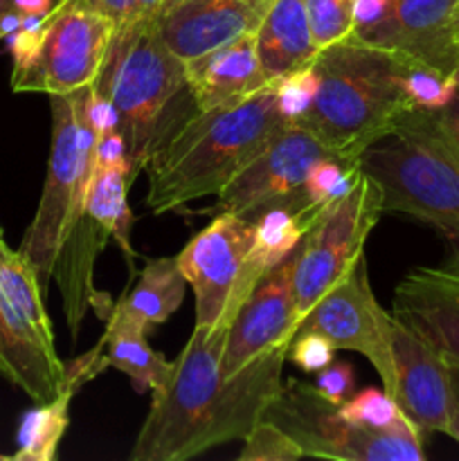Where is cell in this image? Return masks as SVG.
Returning a JSON list of instances; mask_svg holds the SVG:
<instances>
[{"mask_svg": "<svg viewBox=\"0 0 459 461\" xmlns=\"http://www.w3.org/2000/svg\"><path fill=\"white\" fill-rule=\"evenodd\" d=\"M230 327H194L171 376L153 390L130 461H187L243 437L266 417L284 385L291 342L274 347L237 374H225Z\"/></svg>", "mask_w": 459, "mask_h": 461, "instance_id": "6da1fadb", "label": "cell"}, {"mask_svg": "<svg viewBox=\"0 0 459 461\" xmlns=\"http://www.w3.org/2000/svg\"><path fill=\"white\" fill-rule=\"evenodd\" d=\"M286 126L274 81L238 104L194 113L144 167L147 207L160 216L202 196H219Z\"/></svg>", "mask_w": 459, "mask_h": 461, "instance_id": "7a4b0ae2", "label": "cell"}, {"mask_svg": "<svg viewBox=\"0 0 459 461\" xmlns=\"http://www.w3.org/2000/svg\"><path fill=\"white\" fill-rule=\"evenodd\" d=\"M313 66L318 93L300 124L351 160L414 108L400 84L403 59L356 34L320 50Z\"/></svg>", "mask_w": 459, "mask_h": 461, "instance_id": "3957f363", "label": "cell"}, {"mask_svg": "<svg viewBox=\"0 0 459 461\" xmlns=\"http://www.w3.org/2000/svg\"><path fill=\"white\" fill-rule=\"evenodd\" d=\"M358 165L381 189L382 214L432 225L459 259V147L436 111L412 108L369 144Z\"/></svg>", "mask_w": 459, "mask_h": 461, "instance_id": "277c9868", "label": "cell"}, {"mask_svg": "<svg viewBox=\"0 0 459 461\" xmlns=\"http://www.w3.org/2000/svg\"><path fill=\"white\" fill-rule=\"evenodd\" d=\"M115 106L117 129L129 147L135 174L144 171L153 153L189 120L196 104L183 59L166 48L158 21L124 27L112 39L102 72L93 84Z\"/></svg>", "mask_w": 459, "mask_h": 461, "instance_id": "5b68a950", "label": "cell"}, {"mask_svg": "<svg viewBox=\"0 0 459 461\" xmlns=\"http://www.w3.org/2000/svg\"><path fill=\"white\" fill-rule=\"evenodd\" d=\"M93 86L68 95H50L52 111V149L39 210L18 250L30 259L40 284H48L58 250L76 219L86 212L97 131L90 120Z\"/></svg>", "mask_w": 459, "mask_h": 461, "instance_id": "8992f818", "label": "cell"}, {"mask_svg": "<svg viewBox=\"0 0 459 461\" xmlns=\"http://www.w3.org/2000/svg\"><path fill=\"white\" fill-rule=\"evenodd\" d=\"M268 421L292 437L304 457L336 461H423V435L414 423L394 430H369L346 421L315 385L297 378L284 381L282 392L266 410Z\"/></svg>", "mask_w": 459, "mask_h": 461, "instance_id": "52a82bcc", "label": "cell"}, {"mask_svg": "<svg viewBox=\"0 0 459 461\" xmlns=\"http://www.w3.org/2000/svg\"><path fill=\"white\" fill-rule=\"evenodd\" d=\"M252 239V221L223 212L178 252L176 264L196 297L194 327H230L264 277L250 257Z\"/></svg>", "mask_w": 459, "mask_h": 461, "instance_id": "ba28073f", "label": "cell"}, {"mask_svg": "<svg viewBox=\"0 0 459 461\" xmlns=\"http://www.w3.org/2000/svg\"><path fill=\"white\" fill-rule=\"evenodd\" d=\"M117 25L112 18L86 7H52L34 48L14 63V93L68 95L93 86L108 57Z\"/></svg>", "mask_w": 459, "mask_h": 461, "instance_id": "9c48e42d", "label": "cell"}, {"mask_svg": "<svg viewBox=\"0 0 459 461\" xmlns=\"http://www.w3.org/2000/svg\"><path fill=\"white\" fill-rule=\"evenodd\" d=\"M382 216L381 189L360 169L345 198L324 210L300 243L295 266V329L324 293L349 275Z\"/></svg>", "mask_w": 459, "mask_h": 461, "instance_id": "30bf717a", "label": "cell"}, {"mask_svg": "<svg viewBox=\"0 0 459 461\" xmlns=\"http://www.w3.org/2000/svg\"><path fill=\"white\" fill-rule=\"evenodd\" d=\"M324 158L351 160L315 138L306 126L288 124L246 169L219 194L214 207L202 214H238L248 221L259 219L264 212L286 207L304 223L309 212L304 183L310 167ZM306 228V225H304ZM309 230V228H306Z\"/></svg>", "mask_w": 459, "mask_h": 461, "instance_id": "8fae6325", "label": "cell"}, {"mask_svg": "<svg viewBox=\"0 0 459 461\" xmlns=\"http://www.w3.org/2000/svg\"><path fill=\"white\" fill-rule=\"evenodd\" d=\"M300 333H318L336 349L364 356L376 369L387 394H394V354H392V313L378 304L372 291L364 255L340 284L324 293L318 304L297 324ZM292 336V338H295Z\"/></svg>", "mask_w": 459, "mask_h": 461, "instance_id": "7c38bea8", "label": "cell"}, {"mask_svg": "<svg viewBox=\"0 0 459 461\" xmlns=\"http://www.w3.org/2000/svg\"><path fill=\"white\" fill-rule=\"evenodd\" d=\"M356 36L453 77L459 66V0H390L387 16Z\"/></svg>", "mask_w": 459, "mask_h": 461, "instance_id": "4fadbf2b", "label": "cell"}, {"mask_svg": "<svg viewBox=\"0 0 459 461\" xmlns=\"http://www.w3.org/2000/svg\"><path fill=\"white\" fill-rule=\"evenodd\" d=\"M300 248L291 257L266 273L250 293L246 304L232 320L225 342V374H237L252 360L261 358L274 347L291 342L295 336V266Z\"/></svg>", "mask_w": 459, "mask_h": 461, "instance_id": "5bb4252c", "label": "cell"}, {"mask_svg": "<svg viewBox=\"0 0 459 461\" xmlns=\"http://www.w3.org/2000/svg\"><path fill=\"white\" fill-rule=\"evenodd\" d=\"M392 354H394V394L405 417L423 437L446 435L453 412V374L446 360L392 315Z\"/></svg>", "mask_w": 459, "mask_h": 461, "instance_id": "9a60e30c", "label": "cell"}, {"mask_svg": "<svg viewBox=\"0 0 459 461\" xmlns=\"http://www.w3.org/2000/svg\"><path fill=\"white\" fill-rule=\"evenodd\" d=\"M392 315L459 369V259L410 270L394 291Z\"/></svg>", "mask_w": 459, "mask_h": 461, "instance_id": "2e32d148", "label": "cell"}, {"mask_svg": "<svg viewBox=\"0 0 459 461\" xmlns=\"http://www.w3.org/2000/svg\"><path fill=\"white\" fill-rule=\"evenodd\" d=\"M273 0H176L162 7L158 32L183 61L256 32Z\"/></svg>", "mask_w": 459, "mask_h": 461, "instance_id": "e0dca14e", "label": "cell"}, {"mask_svg": "<svg viewBox=\"0 0 459 461\" xmlns=\"http://www.w3.org/2000/svg\"><path fill=\"white\" fill-rule=\"evenodd\" d=\"M196 111L230 106L273 84L256 52V32L238 36L201 57L184 61Z\"/></svg>", "mask_w": 459, "mask_h": 461, "instance_id": "ac0fdd59", "label": "cell"}, {"mask_svg": "<svg viewBox=\"0 0 459 461\" xmlns=\"http://www.w3.org/2000/svg\"><path fill=\"white\" fill-rule=\"evenodd\" d=\"M108 232L102 225L94 223L84 212L81 219L72 225L66 234L54 264L52 277L61 291L63 315L70 327L72 340L79 336L81 322L86 313L93 311L99 320L106 322L115 302H111L108 293L94 288V261L106 250Z\"/></svg>", "mask_w": 459, "mask_h": 461, "instance_id": "d6986e66", "label": "cell"}, {"mask_svg": "<svg viewBox=\"0 0 459 461\" xmlns=\"http://www.w3.org/2000/svg\"><path fill=\"white\" fill-rule=\"evenodd\" d=\"M61 358L45 349L30 324L0 291V376L34 403H48L63 392Z\"/></svg>", "mask_w": 459, "mask_h": 461, "instance_id": "ffe728a7", "label": "cell"}, {"mask_svg": "<svg viewBox=\"0 0 459 461\" xmlns=\"http://www.w3.org/2000/svg\"><path fill=\"white\" fill-rule=\"evenodd\" d=\"M187 279L180 273L176 257L148 259L138 273V282L120 302H115L106 324L148 333L165 324L180 309Z\"/></svg>", "mask_w": 459, "mask_h": 461, "instance_id": "44dd1931", "label": "cell"}, {"mask_svg": "<svg viewBox=\"0 0 459 461\" xmlns=\"http://www.w3.org/2000/svg\"><path fill=\"white\" fill-rule=\"evenodd\" d=\"M256 52L273 79L313 63L320 50L310 34L304 0H273L256 27Z\"/></svg>", "mask_w": 459, "mask_h": 461, "instance_id": "7402d4cb", "label": "cell"}, {"mask_svg": "<svg viewBox=\"0 0 459 461\" xmlns=\"http://www.w3.org/2000/svg\"><path fill=\"white\" fill-rule=\"evenodd\" d=\"M133 169H122V167H108L93 174L88 198H86V214L102 225L108 237L115 239L117 246L126 255V264L133 277H138L135 270V250L130 246V228H133V212L129 205V189L135 180Z\"/></svg>", "mask_w": 459, "mask_h": 461, "instance_id": "603a6c76", "label": "cell"}, {"mask_svg": "<svg viewBox=\"0 0 459 461\" xmlns=\"http://www.w3.org/2000/svg\"><path fill=\"white\" fill-rule=\"evenodd\" d=\"M0 291L7 297L9 304L21 313V318L30 324L40 345L57 354L52 320L45 311L43 284H40L39 273L21 250H12L7 246L3 230H0Z\"/></svg>", "mask_w": 459, "mask_h": 461, "instance_id": "cb8c5ba5", "label": "cell"}, {"mask_svg": "<svg viewBox=\"0 0 459 461\" xmlns=\"http://www.w3.org/2000/svg\"><path fill=\"white\" fill-rule=\"evenodd\" d=\"M102 342L108 365L115 367L117 372L126 374L138 394L160 390L169 381L174 363L151 349L144 333L106 324Z\"/></svg>", "mask_w": 459, "mask_h": 461, "instance_id": "d4e9b609", "label": "cell"}, {"mask_svg": "<svg viewBox=\"0 0 459 461\" xmlns=\"http://www.w3.org/2000/svg\"><path fill=\"white\" fill-rule=\"evenodd\" d=\"M75 399L70 390H63L48 403H36L22 417L18 428V450L9 459L14 461H54L58 444L70 423V403Z\"/></svg>", "mask_w": 459, "mask_h": 461, "instance_id": "484cf974", "label": "cell"}, {"mask_svg": "<svg viewBox=\"0 0 459 461\" xmlns=\"http://www.w3.org/2000/svg\"><path fill=\"white\" fill-rule=\"evenodd\" d=\"M252 223H255V239H252L250 257L264 275L291 257L309 232L300 216L286 207L264 212Z\"/></svg>", "mask_w": 459, "mask_h": 461, "instance_id": "4316f807", "label": "cell"}, {"mask_svg": "<svg viewBox=\"0 0 459 461\" xmlns=\"http://www.w3.org/2000/svg\"><path fill=\"white\" fill-rule=\"evenodd\" d=\"M338 410L346 421L369 428V430H394V428L412 423L399 408V403L385 390H376V387H367L360 394L351 396L345 403L338 405Z\"/></svg>", "mask_w": 459, "mask_h": 461, "instance_id": "83f0119b", "label": "cell"}, {"mask_svg": "<svg viewBox=\"0 0 459 461\" xmlns=\"http://www.w3.org/2000/svg\"><path fill=\"white\" fill-rule=\"evenodd\" d=\"M400 84H403V90L410 102H412V106L426 108V111H439L457 93L454 77L432 70V68L421 66V63L405 61V59Z\"/></svg>", "mask_w": 459, "mask_h": 461, "instance_id": "f1b7e54d", "label": "cell"}, {"mask_svg": "<svg viewBox=\"0 0 459 461\" xmlns=\"http://www.w3.org/2000/svg\"><path fill=\"white\" fill-rule=\"evenodd\" d=\"M318 50L346 39L356 30V0H304Z\"/></svg>", "mask_w": 459, "mask_h": 461, "instance_id": "f546056e", "label": "cell"}, {"mask_svg": "<svg viewBox=\"0 0 459 461\" xmlns=\"http://www.w3.org/2000/svg\"><path fill=\"white\" fill-rule=\"evenodd\" d=\"M304 457L300 446L284 432L277 423L261 419L246 437H243L238 461H295Z\"/></svg>", "mask_w": 459, "mask_h": 461, "instance_id": "4dcf8cb0", "label": "cell"}, {"mask_svg": "<svg viewBox=\"0 0 459 461\" xmlns=\"http://www.w3.org/2000/svg\"><path fill=\"white\" fill-rule=\"evenodd\" d=\"M315 93H318V72L313 63L274 79L277 111L288 124H300L302 117L313 106Z\"/></svg>", "mask_w": 459, "mask_h": 461, "instance_id": "1f68e13d", "label": "cell"}, {"mask_svg": "<svg viewBox=\"0 0 459 461\" xmlns=\"http://www.w3.org/2000/svg\"><path fill=\"white\" fill-rule=\"evenodd\" d=\"M333 354H336V347L318 333H300L292 338L288 347V360L309 374H318L327 365H331Z\"/></svg>", "mask_w": 459, "mask_h": 461, "instance_id": "d6a6232c", "label": "cell"}, {"mask_svg": "<svg viewBox=\"0 0 459 461\" xmlns=\"http://www.w3.org/2000/svg\"><path fill=\"white\" fill-rule=\"evenodd\" d=\"M354 367L349 363H338L327 365L322 372H318V378H315V390L320 392V396L328 401L333 405H342L346 399H351L354 394Z\"/></svg>", "mask_w": 459, "mask_h": 461, "instance_id": "836d02e7", "label": "cell"}, {"mask_svg": "<svg viewBox=\"0 0 459 461\" xmlns=\"http://www.w3.org/2000/svg\"><path fill=\"white\" fill-rule=\"evenodd\" d=\"M63 367H66V374H63V390H70L72 394H76L86 383L97 378L111 365H108L106 354H104V342L99 340L88 354L79 356V358L70 360V363H63Z\"/></svg>", "mask_w": 459, "mask_h": 461, "instance_id": "e575fe53", "label": "cell"}, {"mask_svg": "<svg viewBox=\"0 0 459 461\" xmlns=\"http://www.w3.org/2000/svg\"><path fill=\"white\" fill-rule=\"evenodd\" d=\"M108 167L133 169V162H130V158H129V147H126V140H124V135H122L120 129H112V131H108V133L97 135V144H94L93 174L99 169H108Z\"/></svg>", "mask_w": 459, "mask_h": 461, "instance_id": "d590c367", "label": "cell"}, {"mask_svg": "<svg viewBox=\"0 0 459 461\" xmlns=\"http://www.w3.org/2000/svg\"><path fill=\"white\" fill-rule=\"evenodd\" d=\"M390 12V0H356V30L354 34H363L369 27L378 25Z\"/></svg>", "mask_w": 459, "mask_h": 461, "instance_id": "8d00e7d4", "label": "cell"}, {"mask_svg": "<svg viewBox=\"0 0 459 461\" xmlns=\"http://www.w3.org/2000/svg\"><path fill=\"white\" fill-rule=\"evenodd\" d=\"M162 5H165V0H135L133 14H130L129 23H126L124 27L148 25V23H156L158 16H160V12H162ZM124 27H122V30H124Z\"/></svg>", "mask_w": 459, "mask_h": 461, "instance_id": "74e56055", "label": "cell"}, {"mask_svg": "<svg viewBox=\"0 0 459 461\" xmlns=\"http://www.w3.org/2000/svg\"><path fill=\"white\" fill-rule=\"evenodd\" d=\"M436 115H439L444 129L448 131V135L454 140V144L459 147V90L454 93V97L450 99L444 108H439V111H436Z\"/></svg>", "mask_w": 459, "mask_h": 461, "instance_id": "f35d334b", "label": "cell"}, {"mask_svg": "<svg viewBox=\"0 0 459 461\" xmlns=\"http://www.w3.org/2000/svg\"><path fill=\"white\" fill-rule=\"evenodd\" d=\"M453 374V412H450V426L446 435L453 437L459 444V369H450Z\"/></svg>", "mask_w": 459, "mask_h": 461, "instance_id": "ab89813d", "label": "cell"}, {"mask_svg": "<svg viewBox=\"0 0 459 461\" xmlns=\"http://www.w3.org/2000/svg\"><path fill=\"white\" fill-rule=\"evenodd\" d=\"M12 7L21 16H25V14H40V16H45L54 7V0H12Z\"/></svg>", "mask_w": 459, "mask_h": 461, "instance_id": "60d3db41", "label": "cell"}, {"mask_svg": "<svg viewBox=\"0 0 459 461\" xmlns=\"http://www.w3.org/2000/svg\"><path fill=\"white\" fill-rule=\"evenodd\" d=\"M12 12H14L12 0H0V39H4V36H7L4 25H7V18Z\"/></svg>", "mask_w": 459, "mask_h": 461, "instance_id": "b9f144b4", "label": "cell"}, {"mask_svg": "<svg viewBox=\"0 0 459 461\" xmlns=\"http://www.w3.org/2000/svg\"><path fill=\"white\" fill-rule=\"evenodd\" d=\"M454 84H457V90H459V66L457 68H454Z\"/></svg>", "mask_w": 459, "mask_h": 461, "instance_id": "7bdbcfd3", "label": "cell"}, {"mask_svg": "<svg viewBox=\"0 0 459 461\" xmlns=\"http://www.w3.org/2000/svg\"><path fill=\"white\" fill-rule=\"evenodd\" d=\"M171 3H176V0H165V5H162V7H166V5H171Z\"/></svg>", "mask_w": 459, "mask_h": 461, "instance_id": "ee69618b", "label": "cell"}, {"mask_svg": "<svg viewBox=\"0 0 459 461\" xmlns=\"http://www.w3.org/2000/svg\"><path fill=\"white\" fill-rule=\"evenodd\" d=\"M0 459H3V457H0Z\"/></svg>", "mask_w": 459, "mask_h": 461, "instance_id": "f6af8a7d", "label": "cell"}]
</instances>
